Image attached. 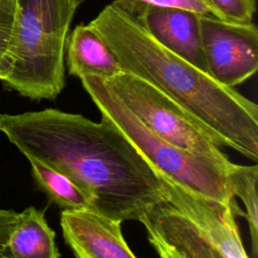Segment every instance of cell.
I'll list each match as a JSON object with an SVG mask.
<instances>
[{"label":"cell","mask_w":258,"mask_h":258,"mask_svg":"<svg viewBox=\"0 0 258 258\" xmlns=\"http://www.w3.org/2000/svg\"><path fill=\"white\" fill-rule=\"evenodd\" d=\"M17 214L13 210L0 209V258H9L7 254V242L15 226Z\"/></svg>","instance_id":"cell-17"},{"label":"cell","mask_w":258,"mask_h":258,"mask_svg":"<svg viewBox=\"0 0 258 258\" xmlns=\"http://www.w3.org/2000/svg\"><path fill=\"white\" fill-rule=\"evenodd\" d=\"M0 131L25 157L68 176L111 220L139 222L167 197L159 173L105 116L96 123L57 109L0 114Z\"/></svg>","instance_id":"cell-1"},{"label":"cell","mask_w":258,"mask_h":258,"mask_svg":"<svg viewBox=\"0 0 258 258\" xmlns=\"http://www.w3.org/2000/svg\"><path fill=\"white\" fill-rule=\"evenodd\" d=\"M12 62L6 51L0 50V80L5 81L10 75Z\"/></svg>","instance_id":"cell-18"},{"label":"cell","mask_w":258,"mask_h":258,"mask_svg":"<svg viewBox=\"0 0 258 258\" xmlns=\"http://www.w3.org/2000/svg\"><path fill=\"white\" fill-rule=\"evenodd\" d=\"M113 6L137 18L150 6L175 7L194 11L198 14H210V10L202 0H113Z\"/></svg>","instance_id":"cell-14"},{"label":"cell","mask_w":258,"mask_h":258,"mask_svg":"<svg viewBox=\"0 0 258 258\" xmlns=\"http://www.w3.org/2000/svg\"><path fill=\"white\" fill-rule=\"evenodd\" d=\"M200 27L208 74L214 80L234 88L257 72L258 30L253 22H228L204 14Z\"/></svg>","instance_id":"cell-7"},{"label":"cell","mask_w":258,"mask_h":258,"mask_svg":"<svg viewBox=\"0 0 258 258\" xmlns=\"http://www.w3.org/2000/svg\"><path fill=\"white\" fill-rule=\"evenodd\" d=\"M60 227L76 258H136L118 221L89 210L62 211Z\"/></svg>","instance_id":"cell-8"},{"label":"cell","mask_w":258,"mask_h":258,"mask_svg":"<svg viewBox=\"0 0 258 258\" xmlns=\"http://www.w3.org/2000/svg\"><path fill=\"white\" fill-rule=\"evenodd\" d=\"M127 109L152 133L191 154L229 167L217 140L186 110L154 86L129 73L104 79Z\"/></svg>","instance_id":"cell-6"},{"label":"cell","mask_w":258,"mask_h":258,"mask_svg":"<svg viewBox=\"0 0 258 258\" xmlns=\"http://www.w3.org/2000/svg\"><path fill=\"white\" fill-rule=\"evenodd\" d=\"M55 233L44 215L34 207L17 214L16 223L7 242L9 258H59Z\"/></svg>","instance_id":"cell-11"},{"label":"cell","mask_w":258,"mask_h":258,"mask_svg":"<svg viewBox=\"0 0 258 258\" xmlns=\"http://www.w3.org/2000/svg\"><path fill=\"white\" fill-rule=\"evenodd\" d=\"M227 180L234 197H239L245 205L246 217L251 238L252 254H258V218H257V165H238L232 163L228 168Z\"/></svg>","instance_id":"cell-13"},{"label":"cell","mask_w":258,"mask_h":258,"mask_svg":"<svg viewBox=\"0 0 258 258\" xmlns=\"http://www.w3.org/2000/svg\"><path fill=\"white\" fill-rule=\"evenodd\" d=\"M16 0H0V50L6 51L15 13Z\"/></svg>","instance_id":"cell-16"},{"label":"cell","mask_w":258,"mask_h":258,"mask_svg":"<svg viewBox=\"0 0 258 258\" xmlns=\"http://www.w3.org/2000/svg\"><path fill=\"white\" fill-rule=\"evenodd\" d=\"M200 15L182 8L150 6L135 19L159 44L208 74Z\"/></svg>","instance_id":"cell-9"},{"label":"cell","mask_w":258,"mask_h":258,"mask_svg":"<svg viewBox=\"0 0 258 258\" xmlns=\"http://www.w3.org/2000/svg\"><path fill=\"white\" fill-rule=\"evenodd\" d=\"M210 13L222 20L237 23L252 22L256 12L255 0H202Z\"/></svg>","instance_id":"cell-15"},{"label":"cell","mask_w":258,"mask_h":258,"mask_svg":"<svg viewBox=\"0 0 258 258\" xmlns=\"http://www.w3.org/2000/svg\"><path fill=\"white\" fill-rule=\"evenodd\" d=\"M76 8L71 0H16L6 47L12 69L5 85L32 100L63 89L64 50Z\"/></svg>","instance_id":"cell-4"},{"label":"cell","mask_w":258,"mask_h":258,"mask_svg":"<svg viewBox=\"0 0 258 258\" xmlns=\"http://www.w3.org/2000/svg\"><path fill=\"white\" fill-rule=\"evenodd\" d=\"M84 0H71V2H72V4H73V6L77 9L78 8V6L83 2Z\"/></svg>","instance_id":"cell-19"},{"label":"cell","mask_w":258,"mask_h":258,"mask_svg":"<svg viewBox=\"0 0 258 258\" xmlns=\"http://www.w3.org/2000/svg\"><path fill=\"white\" fill-rule=\"evenodd\" d=\"M159 175L167 197L139 221L159 258H249L236 223L244 212L235 198L222 203Z\"/></svg>","instance_id":"cell-3"},{"label":"cell","mask_w":258,"mask_h":258,"mask_svg":"<svg viewBox=\"0 0 258 258\" xmlns=\"http://www.w3.org/2000/svg\"><path fill=\"white\" fill-rule=\"evenodd\" d=\"M26 158L36 185L58 208L62 211H93L87 195L68 176L32 157Z\"/></svg>","instance_id":"cell-12"},{"label":"cell","mask_w":258,"mask_h":258,"mask_svg":"<svg viewBox=\"0 0 258 258\" xmlns=\"http://www.w3.org/2000/svg\"><path fill=\"white\" fill-rule=\"evenodd\" d=\"M122 72L157 88L194 116L221 147L258 160V106L159 44L132 16L107 5L90 23Z\"/></svg>","instance_id":"cell-2"},{"label":"cell","mask_w":258,"mask_h":258,"mask_svg":"<svg viewBox=\"0 0 258 258\" xmlns=\"http://www.w3.org/2000/svg\"><path fill=\"white\" fill-rule=\"evenodd\" d=\"M102 116L128 138L155 170L182 188L227 203L233 198L226 167L219 162L175 147L149 131L121 102L103 78H79Z\"/></svg>","instance_id":"cell-5"},{"label":"cell","mask_w":258,"mask_h":258,"mask_svg":"<svg viewBox=\"0 0 258 258\" xmlns=\"http://www.w3.org/2000/svg\"><path fill=\"white\" fill-rule=\"evenodd\" d=\"M69 74L109 79L122 73L116 57L90 24H79L66 41Z\"/></svg>","instance_id":"cell-10"}]
</instances>
